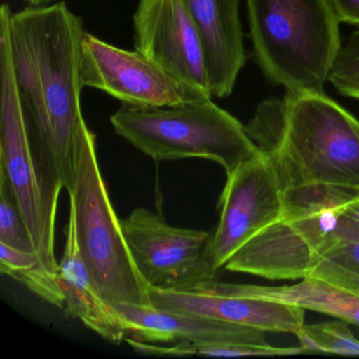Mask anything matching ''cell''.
<instances>
[{
    "label": "cell",
    "instance_id": "cell-17",
    "mask_svg": "<svg viewBox=\"0 0 359 359\" xmlns=\"http://www.w3.org/2000/svg\"><path fill=\"white\" fill-rule=\"evenodd\" d=\"M0 272L12 277L50 304L65 308L57 276L50 272L36 253L20 251L0 243Z\"/></svg>",
    "mask_w": 359,
    "mask_h": 359
},
{
    "label": "cell",
    "instance_id": "cell-10",
    "mask_svg": "<svg viewBox=\"0 0 359 359\" xmlns=\"http://www.w3.org/2000/svg\"><path fill=\"white\" fill-rule=\"evenodd\" d=\"M283 190L272 163L257 154L226 175L218 201L219 222L210 241V260L216 272L260 230L280 218Z\"/></svg>",
    "mask_w": 359,
    "mask_h": 359
},
{
    "label": "cell",
    "instance_id": "cell-27",
    "mask_svg": "<svg viewBox=\"0 0 359 359\" xmlns=\"http://www.w3.org/2000/svg\"><path fill=\"white\" fill-rule=\"evenodd\" d=\"M357 197H358V198H359V195H358V196H357Z\"/></svg>",
    "mask_w": 359,
    "mask_h": 359
},
{
    "label": "cell",
    "instance_id": "cell-13",
    "mask_svg": "<svg viewBox=\"0 0 359 359\" xmlns=\"http://www.w3.org/2000/svg\"><path fill=\"white\" fill-rule=\"evenodd\" d=\"M127 323L129 337L155 344H266L268 332L199 315L178 314L154 306H115Z\"/></svg>",
    "mask_w": 359,
    "mask_h": 359
},
{
    "label": "cell",
    "instance_id": "cell-5",
    "mask_svg": "<svg viewBox=\"0 0 359 359\" xmlns=\"http://www.w3.org/2000/svg\"><path fill=\"white\" fill-rule=\"evenodd\" d=\"M359 190L311 186L283 192V212L237 250L224 270L270 280L310 277L335 245L344 203Z\"/></svg>",
    "mask_w": 359,
    "mask_h": 359
},
{
    "label": "cell",
    "instance_id": "cell-8",
    "mask_svg": "<svg viewBox=\"0 0 359 359\" xmlns=\"http://www.w3.org/2000/svg\"><path fill=\"white\" fill-rule=\"evenodd\" d=\"M138 271L151 289H189L215 280L210 260L211 233L171 226L161 214L136 208L121 219Z\"/></svg>",
    "mask_w": 359,
    "mask_h": 359
},
{
    "label": "cell",
    "instance_id": "cell-23",
    "mask_svg": "<svg viewBox=\"0 0 359 359\" xmlns=\"http://www.w3.org/2000/svg\"><path fill=\"white\" fill-rule=\"evenodd\" d=\"M311 276L323 279L359 295V274L330 264H320Z\"/></svg>",
    "mask_w": 359,
    "mask_h": 359
},
{
    "label": "cell",
    "instance_id": "cell-4",
    "mask_svg": "<svg viewBox=\"0 0 359 359\" xmlns=\"http://www.w3.org/2000/svg\"><path fill=\"white\" fill-rule=\"evenodd\" d=\"M258 66L294 94L323 93L341 48L330 0H245Z\"/></svg>",
    "mask_w": 359,
    "mask_h": 359
},
{
    "label": "cell",
    "instance_id": "cell-25",
    "mask_svg": "<svg viewBox=\"0 0 359 359\" xmlns=\"http://www.w3.org/2000/svg\"><path fill=\"white\" fill-rule=\"evenodd\" d=\"M340 213L344 217L348 218V219L353 220V222L359 224V198L355 197L352 201H348V203H344L340 207Z\"/></svg>",
    "mask_w": 359,
    "mask_h": 359
},
{
    "label": "cell",
    "instance_id": "cell-11",
    "mask_svg": "<svg viewBox=\"0 0 359 359\" xmlns=\"http://www.w3.org/2000/svg\"><path fill=\"white\" fill-rule=\"evenodd\" d=\"M133 31L136 51L212 95L203 43L182 0H138Z\"/></svg>",
    "mask_w": 359,
    "mask_h": 359
},
{
    "label": "cell",
    "instance_id": "cell-16",
    "mask_svg": "<svg viewBox=\"0 0 359 359\" xmlns=\"http://www.w3.org/2000/svg\"><path fill=\"white\" fill-rule=\"evenodd\" d=\"M235 293L291 304L304 311L323 313L359 327V295L317 277L281 287L228 283Z\"/></svg>",
    "mask_w": 359,
    "mask_h": 359
},
{
    "label": "cell",
    "instance_id": "cell-21",
    "mask_svg": "<svg viewBox=\"0 0 359 359\" xmlns=\"http://www.w3.org/2000/svg\"><path fill=\"white\" fill-rule=\"evenodd\" d=\"M306 352L300 346H274L266 344H187V357L292 356Z\"/></svg>",
    "mask_w": 359,
    "mask_h": 359
},
{
    "label": "cell",
    "instance_id": "cell-6",
    "mask_svg": "<svg viewBox=\"0 0 359 359\" xmlns=\"http://www.w3.org/2000/svg\"><path fill=\"white\" fill-rule=\"evenodd\" d=\"M110 121L117 135L156 163L208 159L229 175L258 152L245 126L212 97L153 108L123 104Z\"/></svg>",
    "mask_w": 359,
    "mask_h": 359
},
{
    "label": "cell",
    "instance_id": "cell-20",
    "mask_svg": "<svg viewBox=\"0 0 359 359\" xmlns=\"http://www.w3.org/2000/svg\"><path fill=\"white\" fill-rule=\"evenodd\" d=\"M327 81L342 95L359 100V29L341 43Z\"/></svg>",
    "mask_w": 359,
    "mask_h": 359
},
{
    "label": "cell",
    "instance_id": "cell-2",
    "mask_svg": "<svg viewBox=\"0 0 359 359\" xmlns=\"http://www.w3.org/2000/svg\"><path fill=\"white\" fill-rule=\"evenodd\" d=\"M283 192L311 186L359 190V121L323 93L262 102L245 126Z\"/></svg>",
    "mask_w": 359,
    "mask_h": 359
},
{
    "label": "cell",
    "instance_id": "cell-26",
    "mask_svg": "<svg viewBox=\"0 0 359 359\" xmlns=\"http://www.w3.org/2000/svg\"><path fill=\"white\" fill-rule=\"evenodd\" d=\"M29 7H47L58 3L60 0H22Z\"/></svg>",
    "mask_w": 359,
    "mask_h": 359
},
{
    "label": "cell",
    "instance_id": "cell-1",
    "mask_svg": "<svg viewBox=\"0 0 359 359\" xmlns=\"http://www.w3.org/2000/svg\"><path fill=\"white\" fill-rule=\"evenodd\" d=\"M83 20L65 1L12 13L10 36L16 79L29 128L72 190L79 146L89 131L81 94Z\"/></svg>",
    "mask_w": 359,
    "mask_h": 359
},
{
    "label": "cell",
    "instance_id": "cell-7",
    "mask_svg": "<svg viewBox=\"0 0 359 359\" xmlns=\"http://www.w3.org/2000/svg\"><path fill=\"white\" fill-rule=\"evenodd\" d=\"M70 195L79 253L102 297L112 304L152 306L150 285L134 262L102 177L96 136L83 135Z\"/></svg>",
    "mask_w": 359,
    "mask_h": 359
},
{
    "label": "cell",
    "instance_id": "cell-15",
    "mask_svg": "<svg viewBox=\"0 0 359 359\" xmlns=\"http://www.w3.org/2000/svg\"><path fill=\"white\" fill-rule=\"evenodd\" d=\"M65 237L64 253L56 276L65 296L67 314L81 320L107 341H126L129 337L127 323L119 311L102 297L86 266L77 245L71 212Z\"/></svg>",
    "mask_w": 359,
    "mask_h": 359
},
{
    "label": "cell",
    "instance_id": "cell-14",
    "mask_svg": "<svg viewBox=\"0 0 359 359\" xmlns=\"http://www.w3.org/2000/svg\"><path fill=\"white\" fill-rule=\"evenodd\" d=\"M205 51L212 96L232 94L245 64L241 0H182Z\"/></svg>",
    "mask_w": 359,
    "mask_h": 359
},
{
    "label": "cell",
    "instance_id": "cell-19",
    "mask_svg": "<svg viewBox=\"0 0 359 359\" xmlns=\"http://www.w3.org/2000/svg\"><path fill=\"white\" fill-rule=\"evenodd\" d=\"M0 243L20 251L36 253L15 198L3 182H0Z\"/></svg>",
    "mask_w": 359,
    "mask_h": 359
},
{
    "label": "cell",
    "instance_id": "cell-18",
    "mask_svg": "<svg viewBox=\"0 0 359 359\" xmlns=\"http://www.w3.org/2000/svg\"><path fill=\"white\" fill-rule=\"evenodd\" d=\"M304 351L359 356V340L344 320L304 325L294 333Z\"/></svg>",
    "mask_w": 359,
    "mask_h": 359
},
{
    "label": "cell",
    "instance_id": "cell-22",
    "mask_svg": "<svg viewBox=\"0 0 359 359\" xmlns=\"http://www.w3.org/2000/svg\"><path fill=\"white\" fill-rule=\"evenodd\" d=\"M320 264L359 274V224L341 215L335 245Z\"/></svg>",
    "mask_w": 359,
    "mask_h": 359
},
{
    "label": "cell",
    "instance_id": "cell-24",
    "mask_svg": "<svg viewBox=\"0 0 359 359\" xmlns=\"http://www.w3.org/2000/svg\"><path fill=\"white\" fill-rule=\"evenodd\" d=\"M340 22L359 26V0H330Z\"/></svg>",
    "mask_w": 359,
    "mask_h": 359
},
{
    "label": "cell",
    "instance_id": "cell-12",
    "mask_svg": "<svg viewBox=\"0 0 359 359\" xmlns=\"http://www.w3.org/2000/svg\"><path fill=\"white\" fill-rule=\"evenodd\" d=\"M152 306L178 314L199 315L274 333H295L304 310L291 304L235 293L226 283L210 280L180 291L152 289Z\"/></svg>",
    "mask_w": 359,
    "mask_h": 359
},
{
    "label": "cell",
    "instance_id": "cell-9",
    "mask_svg": "<svg viewBox=\"0 0 359 359\" xmlns=\"http://www.w3.org/2000/svg\"><path fill=\"white\" fill-rule=\"evenodd\" d=\"M81 81L123 104L153 108L212 97L170 74L138 51H128L86 33L81 45Z\"/></svg>",
    "mask_w": 359,
    "mask_h": 359
},
{
    "label": "cell",
    "instance_id": "cell-3",
    "mask_svg": "<svg viewBox=\"0 0 359 359\" xmlns=\"http://www.w3.org/2000/svg\"><path fill=\"white\" fill-rule=\"evenodd\" d=\"M11 8H0V182L9 188L37 256L57 274L55 226L64 182L39 136L29 128L20 100L10 36Z\"/></svg>",
    "mask_w": 359,
    "mask_h": 359
}]
</instances>
